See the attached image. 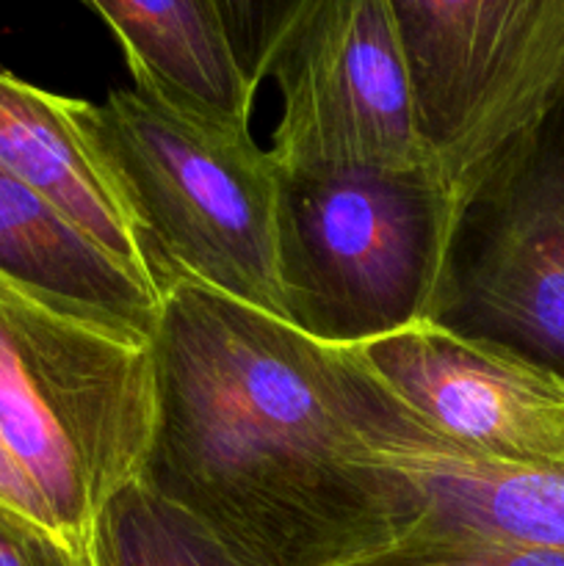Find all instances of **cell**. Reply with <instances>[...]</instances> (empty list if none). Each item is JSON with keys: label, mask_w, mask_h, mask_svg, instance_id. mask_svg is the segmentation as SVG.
Here are the masks:
<instances>
[{"label": "cell", "mask_w": 564, "mask_h": 566, "mask_svg": "<svg viewBox=\"0 0 564 566\" xmlns=\"http://www.w3.org/2000/svg\"><path fill=\"white\" fill-rule=\"evenodd\" d=\"M0 506H9L14 509V512L25 514V517L36 520V523L48 525V528H55L53 517H50L48 506H44V501L39 497V492L33 490L31 481L20 473V468L11 462V457L3 451V446H0Z\"/></svg>", "instance_id": "e0dca14e"}, {"label": "cell", "mask_w": 564, "mask_h": 566, "mask_svg": "<svg viewBox=\"0 0 564 566\" xmlns=\"http://www.w3.org/2000/svg\"><path fill=\"white\" fill-rule=\"evenodd\" d=\"M337 566H564V551L464 531H407L393 545Z\"/></svg>", "instance_id": "9a60e30c"}, {"label": "cell", "mask_w": 564, "mask_h": 566, "mask_svg": "<svg viewBox=\"0 0 564 566\" xmlns=\"http://www.w3.org/2000/svg\"><path fill=\"white\" fill-rule=\"evenodd\" d=\"M0 166L158 285L125 193L94 138L88 99L48 92L0 66Z\"/></svg>", "instance_id": "30bf717a"}, {"label": "cell", "mask_w": 564, "mask_h": 566, "mask_svg": "<svg viewBox=\"0 0 564 566\" xmlns=\"http://www.w3.org/2000/svg\"><path fill=\"white\" fill-rule=\"evenodd\" d=\"M92 130L160 291L169 280H191L288 321L280 169L249 125L133 83L92 103Z\"/></svg>", "instance_id": "7a4b0ae2"}, {"label": "cell", "mask_w": 564, "mask_h": 566, "mask_svg": "<svg viewBox=\"0 0 564 566\" xmlns=\"http://www.w3.org/2000/svg\"><path fill=\"white\" fill-rule=\"evenodd\" d=\"M92 547L97 566H260L142 479L100 509Z\"/></svg>", "instance_id": "4fadbf2b"}, {"label": "cell", "mask_w": 564, "mask_h": 566, "mask_svg": "<svg viewBox=\"0 0 564 566\" xmlns=\"http://www.w3.org/2000/svg\"><path fill=\"white\" fill-rule=\"evenodd\" d=\"M341 354L365 442L418 495L409 531H464L564 551V470L520 468L464 451L409 418L346 348Z\"/></svg>", "instance_id": "9c48e42d"}, {"label": "cell", "mask_w": 564, "mask_h": 566, "mask_svg": "<svg viewBox=\"0 0 564 566\" xmlns=\"http://www.w3.org/2000/svg\"><path fill=\"white\" fill-rule=\"evenodd\" d=\"M346 352L409 418L464 451L564 470V376L545 365L437 321Z\"/></svg>", "instance_id": "ba28073f"}, {"label": "cell", "mask_w": 564, "mask_h": 566, "mask_svg": "<svg viewBox=\"0 0 564 566\" xmlns=\"http://www.w3.org/2000/svg\"><path fill=\"white\" fill-rule=\"evenodd\" d=\"M114 31L136 86L249 125L258 94L243 81L210 0H86Z\"/></svg>", "instance_id": "7c38bea8"}, {"label": "cell", "mask_w": 564, "mask_h": 566, "mask_svg": "<svg viewBox=\"0 0 564 566\" xmlns=\"http://www.w3.org/2000/svg\"><path fill=\"white\" fill-rule=\"evenodd\" d=\"M435 169L464 205L564 105V0H387Z\"/></svg>", "instance_id": "5b68a950"}, {"label": "cell", "mask_w": 564, "mask_h": 566, "mask_svg": "<svg viewBox=\"0 0 564 566\" xmlns=\"http://www.w3.org/2000/svg\"><path fill=\"white\" fill-rule=\"evenodd\" d=\"M326 0H210L236 66L254 94Z\"/></svg>", "instance_id": "5bb4252c"}, {"label": "cell", "mask_w": 564, "mask_h": 566, "mask_svg": "<svg viewBox=\"0 0 564 566\" xmlns=\"http://www.w3.org/2000/svg\"><path fill=\"white\" fill-rule=\"evenodd\" d=\"M0 566H97L94 547L0 506Z\"/></svg>", "instance_id": "2e32d148"}, {"label": "cell", "mask_w": 564, "mask_h": 566, "mask_svg": "<svg viewBox=\"0 0 564 566\" xmlns=\"http://www.w3.org/2000/svg\"><path fill=\"white\" fill-rule=\"evenodd\" d=\"M155 423L153 343L0 276V446L61 534L92 545L100 509L142 475Z\"/></svg>", "instance_id": "3957f363"}, {"label": "cell", "mask_w": 564, "mask_h": 566, "mask_svg": "<svg viewBox=\"0 0 564 566\" xmlns=\"http://www.w3.org/2000/svg\"><path fill=\"white\" fill-rule=\"evenodd\" d=\"M435 321L564 376V105L464 205Z\"/></svg>", "instance_id": "8992f818"}, {"label": "cell", "mask_w": 564, "mask_h": 566, "mask_svg": "<svg viewBox=\"0 0 564 566\" xmlns=\"http://www.w3.org/2000/svg\"><path fill=\"white\" fill-rule=\"evenodd\" d=\"M462 213L435 169L280 171L288 324L346 348L435 321Z\"/></svg>", "instance_id": "277c9868"}, {"label": "cell", "mask_w": 564, "mask_h": 566, "mask_svg": "<svg viewBox=\"0 0 564 566\" xmlns=\"http://www.w3.org/2000/svg\"><path fill=\"white\" fill-rule=\"evenodd\" d=\"M0 276L153 343L160 287L100 247L48 197L0 166Z\"/></svg>", "instance_id": "8fae6325"}, {"label": "cell", "mask_w": 564, "mask_h": 566, "mask_svg": "<svg viewBox=\"0 0 564 566\" xmlns=\"http://www.w3.org/2000/svg\"><path fill=\"white\" fill-rule=\"evenodd\" d=\"M271 77L280 171L435 169L387 0H326Z\"/></svg>", "instance_id": "52a82bcc"}, {"label": "cell", "mask_w": 564, "mask_h": 566, "mask_svg": "<svg viewBox=\"0 0 564 566\" xmlns=\"http://www.w3.org/2000/svg\"><path fill=\"white\" fill-rule=\"evenodd\" d=\"M158 423L138 479L260 566L401 539L418 495L365 442L341 348L191 280L164 282Z\"/></svg>", "instance_id": "6da1fadb"}]
</instances>
